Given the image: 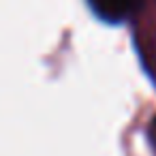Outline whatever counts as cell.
Here are the masks:
<instances>
[{"label":"cell","mask_w":156,"mask_h":156,"mask_svg":"<svg viewBox=\"0 0 156 156\" xmlns=\"http://www.w3.org/2000/svg\"><path fill=\"white\" fill-rule=\"evenodd\" d=\"M150 137H152V145H154V152H156V122H154V126L150 130Z\"/></svg>","instance_id":"obj_2"},{"label":"cell","mask_w":156,"mask_h":156,"mask_svg":"<svg viewBox=\"0 0 156 156\" xmlns=\"http://www.w3.org/2000/svg\"><path fill=\"white\" fill-rule=\"evenodd\" d=\"M88 2L98 17L107 22H122L137 11L141 0H88Z\"/></svg>","instance_id":"obj_1"}]
</instances>
